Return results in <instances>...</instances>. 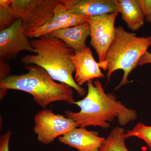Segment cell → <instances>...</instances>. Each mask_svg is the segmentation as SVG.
Wrapping results in <instances>:
<instances>
[{"mask_svg":"<svg viewBox=\"0 0 151 151\" xmlns=\"http://www.w3.org/2000/svg\"><path fill=\"white\" fill-rule=\"evenodd\" d=\"M93 80L86 83L88 91L84 99L73 103L80 108V111H65V116L76 122L78 127H99L105 129L110 128L109 122L116 118L121 126L137 118L136 111L127 108L112 93H105L99 80Z\"/></svg>","mask_w":151,"mask_h":151,"instance_id":"1","label":"cell"},{"mask_svg":"<svg viewBox=\"0 0 151 151\" xmlns=\"http://www.w3.org/2000/svg\"><path fill=\"white\" fill-rule=\"evenodd\" d=\"M35 55H27L21 58L24 66L34 64L43 68L54 80L67 84L76 90L80 97L86 94L73 78L75 67L72 57L74 51L62 40L50 35L30 39Z\"/></svg>","mask_w":151,"mask_h":151,"instance_id":"2","label":"cell"},{"mask_svg":"<svg viewBox=\"0 0 151 151\" xmlns=\"http://www.w3.org/2000/svg\"><path fill=\"white\" fill-rule=\"evenodd\" d=\"M27 70L20 75H11L0 81V90H20L31 94L34 100L43 109L53 102L62 101L73 104V88L57 83L42 68L31 64L24 66Z\"/></svg>","mask_w":151,"mask_h":151,"instance_id":"3","label":"cell"},{"mask_svg":"<svg viewBox=\"0 0 151 151\" xmlns=\"http://www.w3.org/2000/svg\"><path fill=\"white\" fill-rule=\"evenodd\" d=\"M151 45V36L138 37L135 33L128 32L122 26L115 28V37L105 60L98 63L100 68L107 70L108 81L116 70L124 71L122 81L116 89L129 83L128 76Z\"/></svg>","mask_w":151,"mask_h":151,"instance_id":"4","label":"cell"},{"mask_svg":"<svg viewBox=\"0 0 151 151\" xmlns=\"http://www.w3.org/2000/svg\"><path fill=\"white\" fill-rule=\"evenodd\" d=\"M64 0H12L10 10L20 20L27 35L39 28L53 17L57 6Z\"/></svg>","mask_w":151,"mask_h":151,"instance_id":"5","label":"cell"},{"mask_svg":"<svg viewBox=\"0 0 151 151\" xmlns=\"http://www.w3.org/2000/svg\"><path fill=\"white\" fill-rule=\"evenodd\" d=\"M33 130L38 140L45 145L78 127L75 122L66 116L55 114L50 109H43L34 117Z\"/></svg>","mask_w":151,"mask_h":151,"instance_id":"6","label":"cell"},{"mask_svg":"<svg viewBox=\"0 0 151 151\" xmlns=\"http://www.w3.org/2000/svg\"><path fill=\"white\" fill-rule=\"evenodd\" d=\"M119 12L106 14L99 16L89 17L90 45L98 55L99 63L105 60L108 49L115 36V22Z\"/></svg>","mask_w":151,"mask_h":151,"instance_id":"7","label":"cell"},{"mask_svg":"<svg viewBox=\"0 0 151 151\" xmlns=\"http://www.w3.org/2000/svg\"><path fill=\"white\" fill-rule=\"evenodd\" d=\"M22 51L34 52L35 50L21 21L17 19L10 27L0 31V59L7 61L15 59Z\"/></svg>","mask_w":151,"mask_h":151,"instance_id":"8","label":"cell"},{"mask_svg":"<svg viewBox=\"0 0 151 151\" xmlns=\"http://www.w3.org/2000/svg\"><path fill=\"white\" fill-rule=\"evenodd\" d=\"M89 17L78 15L68 12L63 4L57 6L54 15L45 24L30 33L27 36L30 39L49 35L55 31L75 26L88 22Z\"/></svg>","mask_w":151,"mask_h":151,"instance_id":"9","label":"cell"},{"mask_svg":"<svg viewBox=\"0 0 151 151\" xmlns=\"http://www.w3.org/2000/svg\"><path fill=\"white\" fill-rule=\"evenodd\" d=\"M64 1L67 10L78 15L94 17L119 12L117 0H64Z\"/></svg>","mask_w":151,"mask_h":151,"instance_id":"10","label":"cell"},{"mask_svg":"<svg viewBox=\"0 0 151 151\" xmlns=\"http://www.w3.org/2000/svg\"><path fill=\"white\" fill-rule=\"evenodd\" d=\"M74 53L72 60L76 69L75 81L78 86L94 78L105 77L99 63L94 60L90 47H87L81 51H74Z\"/></svg>","mask_w":151,"mask_h":151,"instance_id":"11","label":"cell"},{"mask_svg":"<svg viewBox=\"0 0 151 151\" xmlns=\"http://www.w3.org/2000/svg\"><path fill=\"white\" fill-rule=\"evenodd\" d=\"M105 139L99 136L97 131H89L86 128L79 127L59 137L58 141L78 151H99Z\"/></svg>","mask_w":151,"mask_h":151,"instance_id":"12","label":"cell"},{"mask_svg":"<svg viewBox=\"0 0 151 151\" xmlns=\"http://www.w3.org/2000/svg\"><path fill=\"white\" fill-rule=\"evenodd\" d=\"M49 35L62 40L74 51H81L87 47L86 41L90 36L88 22L82 24L55 31Z\"/></svg>","mask_w":151,"mask_h":151,"instance_id":"13","label":"cell"},{"mask_svg":"<svg viewBox=\"0 0 151 151\" xmlns=\"http://www.w3.org/2000/svg\"><path fill=\"white\" fill-rule=\"evenodd\" d=\"M119 13L127 27L133 31L139 29L145 18L138 0H117Z\"/></svg>","mask_w":151,"mask_h":151,"instance_id":"14","label":"cell"},{"mask_svg":"<svg viewBox=\"0 0 151 151\" xmlns=\"http://www.w3.org/2000/svg\"><path fill=\"white\" fill-rule=\"evenodd\" d=\"M127 139L123 128L114 127L107 138L103 141L99 151H129L125 145Z\"/></svg>","mask_w":151,"mask_h":151,"instance_id":"15","label":"cell"},{"mask_svg":"<svg viewBox=\"0 0 151 151\" xmlns=\"http://www.w3.org/2000/svg\"><path fill=\"white\" fill-rule=\"evenodd\" d=\"M12 0L0 1V31L10 27L16 21L10 10Z\"/></svg>","mask_w":151,"mask_h":151,"instance_id":"16","label":"cell"},{"mask_svg":"<svg viewBox=\"0 0 151 151\" xmlns=\"http://www.w3.org/2000/svg\"><path fill=\"white\" fill-rule=\"evenodd\" d=\"M127 138L136 137L143 140L151 151V126H147L142 123H138L132 130L126 133Z\"/></svg>","mask_w":151,"mask_h":151,"instance_id":"17","label":"cell"},{"mask_svg":"<svg viewBox=\"0 0 151 151\" xmlns=\"http://www.w3.org/2000/svg\"><path fill=\"white\" fill-rule=\"evenodd\" d=\"M11 68L7 61L0 59V81L9 76Z\"/></svg>","mask_w":151,"mask_h":151,"instance_id":"18","label":"cell"},{"mask_svg":"<svg viewBox=\"0 0 151 151\" xmlns=\"http://www.w3.org/2000/svg\"><path fill=\"white\" fill-rule=\"evenodd\" d=\"M12 134V132L9 131L1 136L0 151H9V144Z\"/></svg>","mask_w":151,"mask_h":151,"instance_id":"19","label":"cell"},{"mask_svg":"<svg viewBox=\"0 0 151 151\" xmlns=\"http://www.w3.org/2000/svg\"><path fill=\"white\" fill-rule=\"evenodd\" d=\"M144 16L146 18L151 15V0H138Z\"/></svg>","mask_w":151,"mask_h":151,"instance_id":"20","label":"cell"},{"mask_svg":"<svg viewBox=\"0 0 151 151\" xmlns=\"http://www.w3.org/2000/svg\"><path fill=\"white\" fill-rule=\"evenodd\" d=\"M148 63H151V53L147 51L141 57L138 66H142Z\"/></svg>","mask_w":151,"mask_h":151,"instance_id":"21","label":"cell"},{"mask_svg":"<svg viewBox=\"0 0 151 151\" xmlns=\"http://www.w3.org/2000/svg\"><path fill=\"white\" fill-rule=\"evenodd\" d=\"M145 19L146 21L151 24V15L148 17L146 18Z\"/></svg>","mask_w":151,"mask_h":151,"instance_id":"22","label":"cell"}]
</instances>
